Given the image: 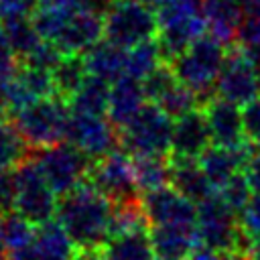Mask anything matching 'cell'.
Masks as SVG:
<instances>
[{
  "label": "cell",
  "instance_id": "47",
  "mask_svg": "<svg viewBox=\"0 0 260 260\" xmlns=\"http://www.w3.org/2000/svg\"><path fill=\"white\" fill-rule=\"evenodd\" d=\"M2 250H4V248H2V244H0V252H2Z\"/></svg>",
  "mask_w": 260,
  "mask_h": 260
},
{
  "label": "cell",
  "instance_id": "21",
  "mask_svg": "<svg viewBox=\"0 0 260 260\" xmlns=\"http://www.w3.org/2000/svg\"><path fill=\"white\" fill-rule=\"evenodd\" d=\"M156 260H187L199 246L197 225H150Z\"/></svg>",
  "mask_w": 260,
  "mask_h": 260
},
{
  "label": "cell",
  "instance_id": "1",
  "mask_svg": "<svg viewBox=\"0 0 260 260\" xmlns=\"http://www.w3.org/2000/svg\"><path fill=\"white\" fill-rule=\"evenodd\" d=\"M32 22L63 55H83L104 37L100 10L79 0H39Z\"/></svg>",
  "mask_w": 260,
  "mask_h": 260
},
{
  "label": "cell",
  "instance_id": "35",
  "mask_svg": "<svg viewBox=\"0 0 260 260\" xmlns=\"http://www.w3.org/2000/svg\"><path fill=\"white\" fill-rule=\"evenodd\" d=\"M236 213H240L242 211V207L248 203V199L252 197V187H250V183H248V179H246V175L242 173V175H238V177H234L232 181H228L221 189H217L215 191Z\"/></svg>",
  "mask_w": 260,
  "mask_h": 260
},
{
  "label": "cell",
  "instance_id": "46",
  "mask_svg": "<svg viewBox=\"0 0 260 260\" xmlns=\"http://www.w3.org/2000/svg\"><path fill=\"white\" fill-rule=\"evenodd\" d=\"M79 2H81V4H87V6H93V8H98V10H104L110 0H79Z\"/></svg>",
  "mask_w": 260,
  "mask_h": 260
},
{
  "label": "cell",
  "instance_id": "16",
  "mask_svg": "<svg viewBox=\"0 0 260 260\" xmlns=\"http://www.w3.org/2000/svg\"><path fill=\"white\" fill-rule=\"evenodd\" d=\"M205 118L211 132V142L219 146H244L248 140L244 124V108L223 98L209 100L205 106Z\"/></svg>",
  "mask_w": 260,
  "mask_h": 260
},
{
  "label": "cell",
  "instance_id": "31",
  "mask_svg": "<svg viewBox=\"0 0 260 260\" xmlns=\"http://www.w3.org/2000/svg\"><path fill=\"white\" fill-rule=\"evenodd\" d=\"M134 169H136V183L142 193L171 183V162H167L165 156L134 158Z\"/></svg>",
  "mask_w": 260,
  "mask_h": 260
},
{
  "label": "cell",
  "instance_id": "8",
  "mask_svg": "<svg viewBox=\"0 0 260 260\" xmlns=\"http://www.w3.org/2000/svg\"><path fill=\"white\" fill-rule=\"evenodd\" d=\"M35 162L45 181L49 183V187L57 195H65L79 187L91 169L89 156H85L67 140L39 148Z\"/></svg>",
  "mask_w": 260,
  "mask_h": 260
},
{
  "label": "cell",
  "instance_id": "18",
  "mask_svg": "<svg viewBox=\"0 0 260 260\" xmlns=\"http://www.w3.org/2000/svg\"><path fill=\"white\" fill-rule=\"evenodd\" d=\"M75 244L57 221H45L37 225L32 242L12 252L8 260H69L75 254Z\"/></svg>",
  "mask_w": 260,
  "mask_h": 260
},
{
  "label": "cell",
  "instance_id": "5",
  "mask_svg": "<svg viewBox=\"0 0 260 260\" xmlns=\"http://www.w3.org/2000/svg\"><path fill=\"white\" fill-rule=\"evenodd\" d=\"M173 122L175 118L156 104H144V108L122 126V148L134 158L169 154L173 148Z\"/></svg>",
  "mask_w": 260,
  "mask_h": 260
},
{
  "label": "cell",
  "instance_id": "37",
  "mask_svg": "<svg viewBox=\"0 0 260 260\" xmlns=\"http://www.w3.org/2000/svg\"><path fill=\"white\" fill-rule=\"evenodd\" d=\"M14 201H16L14 171H0V215L14 211Z\"/></svg>",
  "mask_w": 260,
  "mask_h": 260
},
{
  "label": "cell",
  "instance_id": "32",
  "mask_svg": "<svg viewBox=\"0 0 260 260\" xmlns=\"http://www.w3.org/2000/svg\"><path fill=\"white\" fill-rule=\"evenodd\" d=\"M26 140L14 124L0 120V171H14L24 162Z\"/></svg>",
  "mask_w": 260,
  "mask_h": 260
},
{
  "label": "cell",
  "instance_id": "36",
  "mask_svg": "<svg viewBox=\"0 0 260 260\" xmlns=\"http://www.w3.org/2000/svg\"><path fill=\"white\" fill-rule=\"evenodd\" d=\"M238 221L246 236H260V193H252L248 203L238 213Z\"/></svg>",
  "mask_w": 260,
  "mask_h": 260
},
{
  "label": "cell",
  "instance_id": "3",
  "mask_svg": "<svg viewBox=\"0 0 260 260\" xmlns=\"http://www.w3.org/2000/svg\"><path fill=\"white\" fill-rule=\"evenodd\" d=\"M225 57V43L207 32L177 53L171 69L197 98H205L215 89Z\"/></svg>",
  "mask_w": 260,
  "mask_h": 260
},
{
  "label": "cell",
  "instance_id": "26",
  "mask_svg": "<svg viewBox=\"0 0 260 260\" xmlns=\"http://www.w3.org/2000/svg\"><path fill=\"white\" fill-rule=\"evenodd\" d=\"M171 185L195 203L215 193L197 158H175L171 162Z\"/></svg>",
  "mask_w": 260,
  "mask_h": 260
},
{
  "label": "cell",
  "instance_id": "13",
  "mask_svg": "<svg viewBox=\"0 0 260 260\" xmlns=\"http://www.w3.org/2000/svg\"><path fill=\"white\" fill-rule=\"evenodd\" d=\"M215 93L242 108L260 98V75L244 49L228 53L221 73L217 77Z\"/></svg>",
  "mask_w": 260,
  "mask_h": 260
},
{
  "label": "cell",
  "instance_id": "41",
  "mask_svg": "<svg viewBox=\"0 0 260 260\" xmlns=\"http://www.w3.org/2000/svg\"><path fill=\"white\" fill-rule=\"evenodd\" d=\"M244 175H246L252 191L254 193H260V150L248 156L246 167H244Z\"/></svg>",
  "mask_w": 260,
  "mask_h": 260
},
{
  "label": "cell",
  "instance_id": "10",
  "mask_svg": "<svg viewBox=\"0 0 260 260\" xmlns=\"http://www.w3.org/2000/svg\"><path fill=\"white\" fill-rule=\"evenodd\" d=\"M240 232L238 213L217 193L197 203V234L203 248L236 250Z\"/></svg>",
  "mask_w": 260,
  "mask_h": 260
},
{
  "label": "cell",
  "instance_id": "15",
  "mask_svg": "<svg viewBox=\"0 0 260 260\" xmlns=\"http://www.w3.org/2000/svg\"><path fill=\"white\" fill-rule=\"evenodd\" d=\"M144 89L146 98L173 118L191 112L197 106V95L167 65H160L148 79H144Z\"/></svg>",
  "mask_w": 260,
  "mask_h": 260
},
{
  "label": "cell",
  "instance_id": "44",
  "mask_svg": "<svg viewBox=\"0 0 260 260\" xmlns=\"http://www.w3.org/2000/svg\"><path fill=\"white\" fill-rule=\"evenodd\" d=\"M10 110V100H8V77H0V116Z\"/></svg>",
  "mask_w": 260,
  "mask_h": 260
},
{
  "label": "cell",
  "instance_id": "12",
  "mask_svg": "<svg viewBox=\"0 0 260 260\" xmlns=\"http://www.w3.org/2000/svg\"><path fill=\"white\" fill-rule=\"evenodd\" d=\"M91 183L114 203L132 201L138 191L134 160L126 150H112L89 169Z\"/></svg>",
  "mask_w": 260,
  "mask_h": 260
},
{
  "label": "cell",
  "instance_id": "22",
  "mask_svg": "<svg viewBox=\"0 0 260 260\" xmlns=\"http://www.w3.org/2000/svg\"><path fill=\"white\" fill-rule=\"evenodd\" d=\"M95 252L98 260H156L150 232H146V228L112 234Z\"/></svg>",
  "mask_w": 260,
  "mask_h": 260
},
{
  "label": "cell",
  "instance_id": "42",
  "mask_svg": "<svg viewBox=\"0 0 260 260\" xmlns=\"http://www.w3.org/2000/svg\"><path fill=\"white\" fill-rule=\"evenodd\" d=\"M242 49L246 51L248 59L252 61L254 69H256L258 75H260V43H256V45H242Z\"/></svg>",
  "mask_w": 260,
  "mask_h": 260
},
{
  "label": "cell",
  "instance_id": "24",
  "mask_svg": "<svg viewBox=\"0 0 260 260\" xmlns=\"http://www.w3.org/2000/svg\"><path fill=\"white\" fill-rule=\"evenodd\" d=\"M201 10L209 35L221 43L238 39L242 24V0H201Z\"/></svg>",
  "mask_w": 260,
  "mask_h": 260
},
{
  "label": "cell",
  "instance_id": "29",
  "mask_svg": "<svg viewBox=\"0 0 260 260\" xmlns=\"http://www.w3.org/2000/svg\"><path fill=\"white\" fill-rule=\"evenodd\" d=\"M35 232L37 225L18 211H8L0 215V244L10 254L26 248L32 242Z\"/></svg>",
  "mask_w": 260,
  "mask_h": 260
},
{
  "label": "cell",
  "instance_id": "19",
  "mask_svg": "<svg viewBox=\"0 0 260 260\" xmlns=\"http://www.w3.org/2000/svg\"><path fill=\"white\" fill-rule=\"evenodd\" d=\"M55 93L57 89H55L53 73L47 69L24 63L22 67H16V71L8 77V100L12 112Z\"/></svg>",
  "mask_w": 260,
  "mask_h": 260
},
{
  "label": "cell",
  "instance_id": "14",
  "mask_svg": "<svg viewBox=\"0 0 260 260\" xmlns=\"http://www.w3.org/2000/svg\"><path fill=\"white\" fill-rule=\"evenodd\" d=\"M140 205L150 225H197V203L171 183L146 191Z\"/></svg>",
  "mask_w": 260,
  "mask_h": 260
},
{
  "label": "cell",
  "instance_id": "39",
  "mask_svg": "<svg viewBox=\"0 0 260 260\" xmlns=\"http://www.w3.org/2000/svg\"><path fill=\"white\" fill-rule=\"evenodd\" d=\"M16 51L0 26V77H10L16 71Z\"/></svg>",
  "mask_w": 260,
  "mask_h": 260
},
{
  "label": "cell",
  "instance_id": "38",
  "mask_svg": "<svg viewBox=\"0 0 260 260\" xmlns=\"http://www.w3.org/2000/svg\"><path fill=\"white\" fill-rule=\"evenodd\" d=\"M244 124L248 140L260 148V98L244 108Z\"/></svg>",
  "mask_w": 260,
  "mask_h": 260
},
{
  "label": "cell",
  "instance_id": "34",
  "mask_svg": "<svg viewBox=\"0 0 260 260\" xmlns=\"http://www.w3.org/2000/svg\"><path fill=\"white\" fill-rule=\"evenodd\" d=\"M238 39L242 45L260 43V0H242V24Z\"/></svg>",
  "mask_w": 260,
  "mask_h": 260
},
{
  "label": "cell",
  "instance_id": "7",
  "mask_svg": "<svg viewBox=\"0 0 260 260\" xmlns=\"http://www.w3.org/2000/svg\"><path fill=\"white\" fill-rule=\"evenodd\" d=\"M69 112L61 98L49 95L18 108L14 112V126L28 146L45 148L65 140Z\"/></svg>",
  "mask_w": 260,
  "mask_h": 260
},
{
  "label": "cell",
  "instance_id": "28",
  "mask_svg": "<svg viewBox=\"0 0 260 260\" xmlns=\"http://www.w3.org/2000/svg\"><path fill=\"white\" fill-rule=\"evenodd\" d=\"M162 59H165L162 47L154 39L130 47L126 49V75L144 81L162 65Z\"/></svg>",
  "mask_w": 260,
  "mask_h": 260
},
{
  "label": "cell",
  "instance_id": "45",
  "mask_svg": "<svg viewBox=\"0 0 260 260\" xmlns=\"http://www.w3.org/2000/svg\"><path fill=\"white\" fill-rule=\"evenodd\" d=\"M69 260H98V252L95 250H79Z\"/></svg>",
  "mask_w": 260,
  "mask_h": 260
},
{
  "label": "cell",
  "instance_id": "23",
  "mask_svg": "<svg viewBox=\"0 0 260 260\" xmlns=\"http://www.w3.org/2000/svg\"><path fill=\"white\" fill-rule=\"evenodd\" d=\"M146 89L144 81L124 75L116 79L110 87V102H108V118L116 126H124L128 120H132L146 104Z\"/></svg>",
  "mask_w": 260,
  "mask_h": 260
},
{
  "label": "cell",
  "instance_id": "40",
  "mask_svg": "<svg viewBox=\"0 0 260 260\" xmlns=\"http://www.w3.org/2000/svg\"><path fill=\"white\" fill-rule=\"evenodd\" d=\"M187 260H246L238 250H211L199 246Z\"/></svg>",
  "mask_w": 260,
  "mask_h": 260
},
{
  "label": "cell",
  "instance_id": "2",
  "mask_svg": "<svg viewBox=\"0 0 260 260\" xmlns=\"http://www.w3.org/2000/svg\"><path fill=\"white\" fill-rule=\"evenodd\" d=\"M114 201L93 183H81L61 195L55 221L67 232L77 250H98L112 236Z\"/></svg>",
  "mask_w": 260,
  "mask_h": 260
},
{
  "label": "cell",
  "instance_id": "9",
  "mask_svg": "<svg viewBox=\"0 0 260 260\" xmlns=\"http://www.w3.org/2000/svg\"><path fill=\"white\" fill-rule=\"evenodd\" d=\"M16 177V201L14 211L24 215L35 225L51 221L57 211V193L49 187L35 160L22 162L14 169Z\"/></svg>",
  "mask_w": 260,
  "mask_h": 260
},
{
  "label": "cell",
  "instance_id": "27",
  "mask_svg": "<svg viewBox=\"0 0 260 260\" xmlns=\"http://www.w3.org/2000/svg\"><path fill=\"white\" fill-rule=\"evenodd\" d=\"M110 87L112 83L89 75L83 79V83L69 95V108L79 112H91V114H108V102H110Z\"/></svg>",
  "mask_w": 260,
  "mask_h": 260
},
{
  "label": "cell",
  "instance_id": "33",
  "mask_svg": "<svg viewBox=\"0 0 260 260\" xmlns=\"http://www.w3.org/2000/svg\"><path fill=\"white\" fill-rule=\"evenodd\" d=\"M87 77V69L81 55H65L53 69V81L57 93L71 95Z\"/></svg>",
  "mask_w": 260,
  "mask_h": 260
},
{
  "label": "cell",
  "instance_id": "20",
  "mask_svg": "<svg viewBox=\"0 0 260 260\" xmlns=\"http://www.w3.org/2000/svg\"><path fill=\"white\" fill-rule=\"evenodd\" d=\"M248 156H250V152H248L246 146H219V144H211L197 160H199L203 173L207 175L209 183L217 191L228 181H232L234 177L244 173Z\"/></svg>",
  "mask_w": 260,
  "mask_h": 260
},
{
  "label": "cell",
  "instance_id": "25",
  "mask_svg": "<svg viewBox=\"0 0 260 260\" xmlns=\"http://www.w3.org/2000/svg\"><path fill=\"white\" fill-rule=\"evenodd\" d=\"M83 63L89 75L102 77L110 83L126 75V49L116 43L102 39L83 55Z\"/></svg>",
  "mask_w": 260,
  "mask_h": 260
},
{
  "label": "cell",
  "instance_id": "11",
  "mask_svg": "<svg viewBox=\"0 0 260 260\" xmlns=\"http://www.w3.org/2000/svg\"><path fill=\"white\" fill-rule=\"evenodd\" d=\"M71 110V108H69ZM114 122L108 114H91V112H69L65 140L79 148L89 158H102L110 154L118 142L114 132Z\"/></svg>",
  "mask_w": 260,
  "mask_h": 260
},
{
  "label": "cell",
  "instance_id": "43",
  "mask_svg": "<svg viewBox=\"0 0 260 260\" xmlns=\"http://www.w3.org/2000/svg\"><path fill=\"white\" fill-rule=\"evenodd\" d=\"M246 260H260V236H250L246 246Z\"/></svg>",
  "mask_w": 260,
  "mask_h": 260
},
{
  "label": "cell",
  "instance_id": "4",
  "mask_svg": "<svg viewBox=\"0 0 260 260\" xmlns=\"http://www.w3.org/2000/svg\"><path fill=\"white\" fill-rule=\"evenodd\" d=\"M104 39L130 49L158 35L156 10L144 0H110L102 14Z\"/></svg>",
  "mask_w": 260,
  "mask_h": 260
},
{
  "label": "cell",
  "instance_id": "17",
  "mask_svg": "<svg viewBox=\"0 0 260 260\" xmlns=\"http://www.w3.org/2000/svg\"><path fill=\"white\" fill-rule=\"evenodd\" d=\"M211 132L205 112L191 110L175 118L173 122V148L175 158H199L211 146Z\"/></svg>",
  "mask_w": 260,
  "mask_h": 260
},
{
  "label": "cell",
  "instance_id": "6",
  "mask_svg": "<svg viewBox=\"0 0 260 260\" xmlns=\"http://www.w3.org/2000/svg\"><path fill=\"white\" fill-rule=\"evenodd\" d=\"M154 10L158 18V43L165 57L173 59L207 30L201 0H158Z\"/></svg>",
  "mask_w": 260,
  "mask_h": 260
},
{
  "label": "cell",
  "instance_id": "30",
  "mask_svg": "<svg viewBox=\"0 0 260 260\" xmlns=\"http://www.w3.org/2000/svg\"><path fill=\"white\" fill-rule=\"evenodd\" d=\"M2 30L8 37L12 49L16 51L18 57H28L41 43L43 37L39 35L32 16H16V18H6L2 20Z\"/></svg>",
  "mask_w": 260,
  "mask_h": 260
}]
</instances>
